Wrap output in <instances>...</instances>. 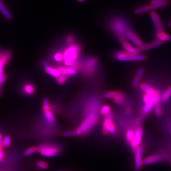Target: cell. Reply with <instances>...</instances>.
Returning <instances> with one entry per match:
<instances>
[{"label":"cell","mask_w":171,"mask_h":171,"mask_svg":"<svg viewBox=\"0 0 171 171\" xmlns=\"http://www.w3.org/2000/svg\"><path fill=\"white\" fill-rule=\"evenodd\" d=\"M86 0H78V2H83L84 1H85Z\"/></svg>","instance_id":"cell-42"},{"label":"cell","mask_w":171,"mask_h":171,"mask_svg":"<svg viewBox=\"0 0 171 171\" xmlns=\"http://www.w3.org/2000/svg\"><path fill=\"white\" fill-rule=\"evenodd\" d=\"M151 10V5H145L136 8L134 11V14L136 15H140L142 14L148 12Z\"/></svg>","instance_id":"cell-24"},{"label":"cell","mask_w":171,"mask_h":171,"mask_svg":"<svg viewBox=\"0 0 171 171\" xmlns=\"http://www.w3.org/2000/svg\"><path fill=\"white\" fill-rule=\"evenodd\" d=\"M111 112V107L108 105H104L100 107L99 110V113L102 116H106L109 113Z\"/></svg>","instance_id":"cell-26"},{"label":"cell","mask_w":171,"mask_h":171,"mask_svg":"<svg viewBox=\"0 0 171 171\" xmlns=\"http://www.w3.org/2000/svg\"><path fill=\"white\" fill-rule=\"evenodd\" d=\"M42 64H43V67L44 68L45 72L48 74V75H49L56 79L59 77V76L61 75L58 71V70L57 69L56 67L55 68V67H52L51 65H49L48 64V63L46 62V61H43L42 62Z\"/></svg>","instance_id":"cell-16"},{"label":"cell","mask_w":171,"mask_h":171,"mask_svg":"<svg viewBox=\"0 0 171 171\" xmlns=\"http://www.w3.org/2000/svg\"><path fill=\"white\" fill-rule=\"evenodd\" d=\"M139 86L142 92L148 94L152 96L160 97L161 98V93L158 89H156L155 88H153L152 86H150V84L144 83H140Z\"/></svg>","instance_id":"cell-11"},{"label":"cell","mask_w":171,"mask_h":171,"mask_svg":"<svg viewBox=\"0 0 171 171\" xmlns=\"http://www.w3.org/2000/svg\"><path fill=\"white\" fill-rule=\"evenodd\" d=\"M54 59L56 62H61L63 60V56L62 53H56L54 56Z\"/></svg>","instance_id":"cell-34"},{"label":"cell","mask_w":171,"mask_h":171,"mask_svg":"<svg viewBox=\"0 0 171 171\" xmlns=\"http://www.w3.org/2000/svg\"><path fill=\"white\" fill-rule=\"evenodd\" d=\"M105 98L112 99L115 104L120 106H125L128 104V99L125 94L120 91H110L105 93Z\"/></svg>","instance_id":"cell-6"},{"label":"cell","mask_w":171,"mask_h":171,"mask_svg":"<svg viewBox=\"0 0 171 171\" xmlns=\"http://www.w3.org/2000/svg\"><path fill=\"white\" fill-rule=\"evenodd\" d=\"M168 26H169V27H171V19L169 22V23H168Z\"/></svg>","instance_id":"cell-41"},{"label":"cell","mask_w":171,"mask_h":171,"mask_svg":"<svg viewBox=\"0 0 171 171\" xmlns=\"http://www.w3.org/2000/svg\"><path fill=\"white\" fill-rule=\"evenodd\" d=\"M153 110V112H154L156 116H157L158 118H160L162 116L163 113V107L161 104V102L156 104L155 105Z\"/></svg>","instance_id":"cell-25"},{"label":"cell","mask_w":171,"mask_h":171,"mask_svg":"<svg viewBox=\"0 0 171 171\" xmlns=\"http://www.w3.org/2000/svg\"><path fill=\"white\" fill-rule=\"evenodd\" d=\"M166 158L165 153L161 152L148 156L143 160V165H148L151 164L160 162Z\"/></svg>","instance_id":"cell-10"},{"label":"cell","mask_w":171,"mask_h":171,"mask_svg":"<svg viewBox=\"0 0 171 171\" xmlns=\"http://www.w3.org/2000/svg\"><path fill=\"white\" fill-rule=\"evenodd\" d=\"M163 43V42L161 41V40H158V39H156V40H153L152 42H151L150 44H151V48H152V49H153V48H156L160 47Z\"/></svg>","instance_id":"cell-33"},{"label":"cell","mask_w":171,"mask_h":171,"mask_svg":"<svg viewBox=\"0 0 171 171\" xmlns=\"http://www.w3.org/2000/svg\"><path fill=\"white\" fill-rule=\"evenodd\" d=\"M3 146L1 143H0V162H3L5 160V152L3 150Z\"/></svg>","instance_id":"cell-35"},{"label":"cell","mask_w":171,"mask_h":171,"mask_svg":"<svg viewBox=\"0 0 171 171\" xmlns=\"http://www.w3.org/2000/svg\"><path fill=\"white\" fill-rule=\"evenodd\" d=\"M144 150V147L140 145L134 152V169L136 171L140 170L143 166V155Z\"/></svg>","instance_id":"cell-9"},{"label":"cell","mask_w":171,"mask_h":171,"mask_svg":"<svg viewBox=\"0 0 171 171\" xmlns=\"http://www.w3.org/2000/svg\"><path fill=\"white\" fill-rule=\"evenodd\" d=\"M56 68L61 75H67L68 77L74 76L77 74L78 71L75 68L67 66H58Z\"/></svg>","instance_id":"cell-14"},{"label":"cell","mask_w":171,"mask_h":171,"mask_svg":"<svg viewBox=\"0 0 171 171\" xmlns=\"http://www.w3.org/2000/svg\"><path fill=\"white\" fill-rule=\"evenodd\" d=\"M156 37L157 39L162 41V42H169L171 40V36L169 34L166 33L163 31H157L156 33Z\"/></svg>","instance_id":"cell-20"},{"label":"cell","mask_w":171,"mask_h":171,"mask_svg":"<svg viewBox=\"0 0 171 171\" xmlns=\"http://www.w3.org/2000/svg\"><path fill=\"white\" fill-rule=\"evenodd\" d=\"M44 119L47 124L49 126H53L56 123V117L51 109L43 111Z\"/></svg>","instance_id":"cell-18"},{"label":"cell","mask_w":171,"mask_h":171,"mask_svg":"<svg viewBox=\"0 0 171 171\" xmlns=\"http://www.w3.org/2000/svg\"><path fill=\"white\" fill-rule=\"evenodd\" d=\"M144 74V69L143 68H140L137 70L136 73L134 76V79L132 82V86L134 88H136L140 84V80Z\"/></svg>","instance_id":"cell-19"},{"label":"cell","mask_w":171,"mask_h":171,"mask_svg":"<svg viewBox=\"0 0 171 171\" xmlns=\"http://www.w3.org/2000/svg\"><path fill=\"white\" fill-rule=\"evenodd\" d=\"M1 86H2V85L0 84V93H1Z\"/></svg>","instance_id":"cell-43"},{"label":"cell","mask_w":171,"mask_h":171,"mask_svg":"<svg viewBox=\"0 0 171 171\" xmlns=\"http://www.w3.org/2000/svg\"><path fill=\"white\" fill-rule=\"evenodd\" d=\"M102 132L104 135L110 134L111 135H115L116 134L117 128L113 112H111L105 116L102 124Z\"/></svg>","instance_id":"cell-5"},{"label":"cell","mask_w":171,"mask_h":171,"mask_svg":"<svg viewBox=\"0 0 171 171\" xmlns=\"http://www.w3.org/2000/svg\"><path fill=\"white\" fill-rule=\"evenodd\" d=\"M98 66V59L96 57H91L86 60L83 68V74L86 76L92 75L96 71Z\"/></svg>","instance_id":"cell-8"},{"label":"cell","mask_w":171,"mask_h":171,"mask_svg":"<svg viewBox=\"0 0 171 171\" xmlns=\"http://www.w3.org/2000/svg\"><path fill=\"white\" fill-rule=\"evenodd\" d=\"M171 97V85L169 86L161 95V102L165 103L169 101Z\"/></svg>","instance_id":"cell-21"},{"label":"cell","mask_w":171,"mask_h":171,"mask_svg":"<svg viewBox=\"0 0 171 171\" xmlns=\"http://www.w3.org/2000/svg\"><path fill=\"white\" fill-rule=\"evenodd\" d=\"M150 15L151 19L153 23L155 26L156 31H163L164 26L158 15L156 12L155 11H152L150 13Z\"/></svg>","instance_id":"cell-13"},{"label":"cell","mask_w":171,"mask_h":171,"mask_svg":"<svg viewBox=\"0 0 171 171\" xmlns=\"http://www.w3.org/2000/svg\"><path fill=\"white\" fill-rule=\"evenodd\" d=\"M109 26L121 43L127 40V35L128 31L132 29L127 22L122 18L115 17L110 21Z\"/></svg>","instance_id":"cell-2"},{"label":"cell","mask_w":171,"mask_h":171,"mask_svg":"<svg viewBox=\"0 0 171 171\" xmlns=\"http://www.w3.org/2000/svg\"><path fill=\"white\" fill-rule=\"evenodd\" d=\"M7 75L3 73L2 75L0 77V84L2 85L5 82L6 80H7Z\"/></svg>","instance_id":"cell-37"},{"label":"cell","mask_w":171,"mask_h":171,"mask_svg":"<svg viewBox=\"0 0 171 171\" xmlns=\"http://www.w3.org/2000/svg\"><path fill=\"white\" fill-rule=\"evenodd\" d=\"M22 91L27 95H32L35 93V88L31 83H26L22 87Z\"/></svg>","instance_id":"cell-22"},{"label":"cell","mask_w":171,"mask_h":171,"mask_svg":"<svg viewBox=\"0 0 171 171\" xmlns=\"http://www.w3.org/2000/svg\"><path fill=\"white\" fill-rule=\"evenodd\" d=\"M36 166L39 169H48V163L43 161H40L37 162Z\"/></svg>","instance_id":"cell-31"},{"label":"cell","mask_w":171,"mask_h":171,"mask_svg":"<svg viewBox=\"0 0 171 171\" xmlns=\"http://www.w3.org/2000/svg\"><path fill=\"white\" fill-rule=\"evenodd\" d=\"M127 40H129L130 42L133 43V44L136 47H139L142 44L141 38L137 35L136 33L134 32L132 29L128 31L127 35Z\"/></svg>","instance_id":"cell-17"},{"label":"cell","mask_w":171,"mask_h":171,"mask_svg":"<svg viewBox=\"0 0 171 171\" xmlns=\"http://www.w3.org/2000/svg\"><path fill=\"white\" fill-rule=\"evenodd\" d=\"M168 4H169L168 1H163V2L153 3V4H151V10H158L160 8H163V7H166Z\"/></svg>","instance_id":"cell-27"},{"label":"cell","mask_w":171,"mask_h":171,"mask_svg":"<svg viewBox=\"0 0 171 171\" xmlns=\"http://www.w3.org/2000/svg\"><path fill=\"white\" fill-rule=\"evenodd\" d=\"M100 102L96 96L89 99L84 110V118L78 128L73 130L74 136L85 135L89 133L98 123L99 119Z\"/></svg>","instance_id":"cell-1"},{"label":"cell","mask_w":171,"mask_h":171,"mask_svg":"<svg viewBox=\"0 0 171 171\" xmlns=\"http://www.w3.org/2000/svg\"><path fill=\"white\" fill-rule=\"evenodd\" d=\"M38 152V147L37 146H31L27 148L23 152V155L26 156L32 155L35 153Z\"/></svg>","instance_id":"cell-28"},{"label":"cell","mask_w":171,"mask_h":171,"mask_svg":"<svg viewBox=\"0 0 171 171\" xmlns=\"http://www.w3.org/2000/svg\"><path fill=\"white\" fill-rule=\"evenodd\" d=\"M61 151V146L54 143H44L38 146L37 152L45 157H55L58 155Z\"/></svg>","instance_id":"cell-3"},{"label":"cell","mask_w":171,"mask_h":171,"mask_svg":"<svg viewBox=\"0 0 171 171\" xmlns=\"http://www.w3.org/2000/svg\"><path fill=\"white\" fill-rule=\"evenodd\" d=\"M67 42L68 44L73 43L74 42V36L72 35H68L67 37Z\"/></svg>","instance_id":"cell-36"},{"label":"cell","mask_w":171,"mask_h":171,"mask_svg":"<svg viewBox=\"0 0 171 171\" xmlns=\"http://www.w3.org/2000/svg\"><path fill=\"white\" fill-rule=\"evenodd\" d=\"M140 50L141 51H148V50H150L151 49V46L150 43H142L141 45L139 47Z\"/></svg>","instance_id":"cell-32"},{"label":"cell","mask_w":171,"mask_h":171,"mask_svg":"<svg viewBox=\"0 0 171 171\" xmlns=\"http://www.w3.org/2000/svg\"><path fill=\"white\" fill-rule=\"evenodd\" d=\"M0 12L7 20H11L12 19V15L6 8L2 0H0Z\"/></svg>","instance_id":"cell-23"},{"label":"cell","mask_w":171,"mask_h":171,"mask_svg":"<svg viewBox=\"0 0 171 171\" xmlns=\"http://www.w3.org/2000/svg\"><path fill=\"white\" fill-rule=\"evenodd\" d=\"M11 139L10 137L8 136H6L3 137L2 140V144L3 147H7L11 144Z\"/></svg>","instance_id":"cell-29"},{"label":"cell","mask_w":171,"mask_h":171,"mask_svg":"<svg viewBox=\"0 0 171 171\" xmlns=\"http://www.w3.org/2000/svg\"><path fill=\"white\" fill-rule=\"evenodd\" d=\"M113 58L117 61L121 62H141L146 59V56L141 54H134L128 53L126 51H115L113 54Z\"/></svg>","instance_id":"cell-4"},{"label":"cell","mask_w":171,"mask_h":171,"mask_svg":"<svg viewBox=\"0 0 171 171\" xmlns=\"http://www.w3.org/2000/svg\"><path fill=\"white\" fill-rule=\"evenodd\" d=\"M169 0H151V4H153L156 3L160 2H163V1H168Z\"/></svg>","instance_id":"cell-38"},{"label":"cell","mask_w":171,"mask_h":171,"mask_svg":"<svg viewBox=\"0 0 171 171\" xmlns=\"http://www.w3.org/2000/svg\"><path fill=\"white\" fill-rule=\"evenodd\" d=\"M12 56V53L10 51H7L4 52H0V77L3 74L4 67L8 64Z\"/></svg>","instance_id":"cell-12"},{"label":"cell","mask_w":171,"mask_h":171,"mask_svg":"<svg viewBox=\"0 0 171 171\" xmlns=\"http://www.w3.org/2000/svg\"><path fill=\"white\" fill-rule=\"evenodd\" d=\"M121 43V45H122V47L123 48L124 51H126L130 53L134 54L141 53V51L140 50L139 48L138 47L132 44L130 42H128L127 40L123 41Z\"/></svg>","instance_id":"cell-15"},{"label":"cell","mask_w":171,"mask_h":171,"mask_svg":"<svg viewBox=\"0 0 171 171\" xmlns=\"http://www.w3.org/2000/svg\"><path fill=\"white\" fill-rule=\"evenodd\" d=\"M3 136L2 134H0V143L2 144V140Z\"/></svg>","instance_id":"cell-40"},{"label":"cell","mask_w":171,"mask_h":171,"mask_svg":"<svg viewBox=\"0 0 171 171\" xmlns=\"http://www.w3.org/2000/svg\"><path fill=\"white\" fill-rule=\"evenodd\" d=\"M168 127H169L168 132H169L170 134H171V120L169 122V125H168Z\"/></svg>","instance_id":"cell-39"},{"label":"cell","mask_w":171,"mask_h":171,"mask_svg":"<svg viewBox=\"0 0 171 171\" xmlns=\"http://www.w3.org/2000/svg\"><path fill=\"white\" fill-rule=\"evenodd\" d=\"M68 78H69V77H68L67 75H60L59 77L56 78V82L60 85L64 84V83L66 82V81Z\"/></svg>","instance_id":"cell-30"},{"label":"cell","mask_w":171,"mask_h":171,"mask_svg":"<svg viewBox=\"0 0 171 171\" xmlns=\"http://www.w3.org/2000/svg\"><path fill=\"white\" fill-rule=\"evenodd\" d=\"M144 135V130L141 124H136L135 125V135L133 141L130 144V147L134 153L137 148L141 145L142 141Z\"/></svg>","instance_id":"cell-7"}]
</instances>
